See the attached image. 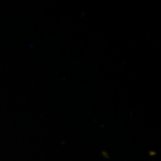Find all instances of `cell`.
<instances>
[]
</instances>
